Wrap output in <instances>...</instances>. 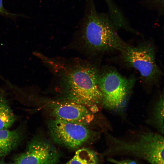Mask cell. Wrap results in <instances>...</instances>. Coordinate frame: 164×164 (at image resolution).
<instances>
[{
  "instance_id": "cell-12",
  "label": "cell",
  "mask_w": 164,
  "mask_h": 164,
  "mask_svg": "<svg viewBox=\"0 0 164 164\" xmlns=\"http://www.w3.org/2000/svg\"><path fill=\"white\" fill-rule=\"evenodd\" d=\"M97 157L96 153L87 148L78 149L73 157L65 164H97Z\"/></svg>"
},
{
  "instance_id": "cell-10",
  "label": "cell",
  "mask_w": 164,
  "mask_h": 164,
  "mask_svg": "<svg viewBox=\"0 0 164 164\" xmlns=\"http://www.w3.org/2000/svg\"><path fill=\"white\" fill-rule=\"evenodd\" d=\"M3 90H0V130L9 129L16 120Z\"/></svg>"
},
{
  "instance_id": "cell-2",
  "label": "cell",
  "mask_w": 164,
  "mask_h": 164,
  "mask_svg": "<svg viewBox=\"0 0 164 164\" xmlns=\"http://www.w3.org/2000/svg\"><path fill=\"white\" fill-rule=\"evenodd\" d=\"M86 7L81 36L86 48L96 53L121 52L127 43L118 35L108 14L98 12L94 0H87Z\"/></svg>"
},
{
  "instance_id": "cell-4",
  "label": "cell",
  "mask_w": 164,
  "mask_h": 164,
  "mask_svg": "<svg viewBox=\"0 0 164 164\" xmlns=\"http://www.w3.org/2000/svg\"><path fill=\"white\" fill-rule=\"evenodd\" d=\"M136 81L135 77L124 76L111 67L99 70L97 82L102 94V107L123 115L127 109Z\"/></svg>"
},
{
  "instance_id": "cell-15",
  "label": "cell",
  "mask_w": 164,
  "mask_h": 164,
  "mask_svg": "<svg viewBox=\"0 0 164 164\" xmlns=\"http://www.w3.org/2000/svg\"><path fill=\"white\" fill-rule=\"evenodd\" d=\"M107 160L114 164H137L135 161L130 159L120 160L108 157Z\"/></svg>"
},
{
  "instance_id": "cell-6",
  "label": "cell",
  "mask_w": 164,
  "mask_h": 164,
  "mask_svg": "<svg viewBox=\"0 0 164 164\" xmlns=\"http://www.w3.org/2000/svg\"><path fill=\"white\" fill-rule=\"evenodd\" d=\"M87 125L53 118L47 122L50 135L54 142L74 149L99 136V132L93 131Z\"/></svg>"
},
{
  "instance_id": "cell-16",
  "label": "cell",
  "mask_w": 164,
  "mask_h": 164,
  "mask_svg": "<svg viewBox=\"0 0 164 164\" xmlns=\"http://www.w3.org/2000/svg\"><path fill=\"white\" fill-rule=\"evenodd\" d=\"M0 164H16L14 162L13 163H7L4 161H1L0 162Z\"/></svg>"
},
{
  "instance_id": "cell-9",
  "label": "cell",
  "mask_w": 164,
  "mask_h": 164,
  "mask_svg": "<svg viewBox=\"0 0 164 164\" xmlns=\"http://www.w3.org/2000/svg\"><path fill=\"white\" fill-rule=\"evenodd\" d=\"M23 129L0 130V158L6 155L18 146L23 140Z\"/></svg>"
},
{
  "instance_id": "cell-1",
  "label": "cell",
  "mask_w": 164,
  "mask_h": 164,
  "mask_svg": "<svg viewBox=\"0 0 164 164\" xmlns=\"http://www.w3.org/2000/svg\"><path fill=\"white\" fill-rule=\"evenodd\" d=\"M46 65L58 78L64 99L84 105L93 113L102 107L97 82L99 70L95 66L81 60L70 62L51 58Z\"/></svg>"
},
{
  "instance_id": "cell-5",
  "label": "cell",
  "mask_w": 164,
  "mask_h": 164,
  "mask_svg": "<svg viewBox=\"0 0 164 164\" xmlns=\"http://www.w3.org/2000/svg\"><path fill=\"white\" fill-rule=\"evenodd\" d=\"M121 52L125 63L138 71L145 84L153 85L159 81L162 72L156 63L152 43L146 42L136 46L126 44Z\"/></svg>"
},
{
  "instance_id": "cell-14",
  "label": "cell",
  "mask_w": 164,
  "mask_h": 164,
  "mask_svg": "<svg viewBox=\"0 0 164 164\" xmlns=\"http://www.w3.org/2000/svg\"><path fill=\"white\" fill-rule=\"evenodd\" d=\"M0 15L12 17L23 16L22 15L11 13L8 11L3 6L2 0H0Z\"/></svg>"
},
{
  "instance_id": "cell-11",
  "label": "cell",
  "mask_w": 164,
  "mask_h": 164,
  "mask_svg": "<svg viewBox=\"0 0 164 164\" xmlns=\"http://www.w3.org/2000/svg\"><path fill=\"white\" fill-rule=\"evenodd\" d=\"M164 98L162 92L160 94L154 105L150 119V122L161 134L164 133Z\"/></svg>"
},
{
  "instance_id": "cell-3",
  "label": "cell",
  "mask_w": 164,
  "mask_h": 164,
  "mask_svg": "<svg viewBox=\"0 0 164 164\" xmlns=\"http://www.w3.org/2000/svg\"><path fill=\"white\" fill-rule=\"evenodd\" d=\"M105 134L108 142L105 155L132 156L151 164H164V139L161 134L144 132L137 139L128 141L115 137L107 131Z\"/></svg>"
},
{
  "instance_id": "cell-7",
  "label": "cell",
  "mask_w": 164,
  "mask_h": 164,
  "mask_svg": "<svg viewBox=\"0 0 164 164\" xmlns=\"http://www.w3.org/2000/svg\"><path fill=\"white\" fill-rule=\"evenodd\" d=\"M56 148L47 139L36 136L29 141L26 151L14 159L16 164H55L59 159Z\"/></svg>"
},
{
  "instance_id": "cell-13",
  "label": "cell",
  "mask_w": 164,
  "mask_h": 164,
  "mask_svg": "<svg viewBox=\"0 0 164 164\" xmlns=\"http://www.w3.org/2000/svg\"><path fill=\"white\" fill-rule=\"evenodd\" d=\"M145 8L156 12L159 17L164 14V0H139Z\"/></svg>"
},
{
  "instance_id": "cell-8",
  "label": "cell",
  "mask_w": 164,
  "mask_h": 164,
  "mask_svg": "<svg viewBox=\"0 0 164 164\" xmlns=\"http://www.w3.org/2000/svg\"><path fill=\"white\" fill-rule=\"evenodd\" d=\"M47 107L53 118L87 125L94 118V113L86 107L66 99L50 101Z\"/></svg>"
}]
</instances>
